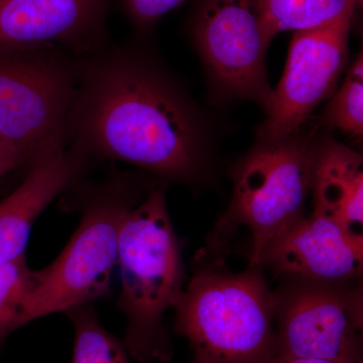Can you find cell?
Wrapping results in <instances>:
<instances>
[{"mask_svg":"<svg viewBox=\"0 0 363 363\" xmlns=\"http://www.w3.org/2000/svg\"><path fill=\"white\" fill-rule=\"evenodd\" d=\"M67 140L91 161L128 162L189 187L212 174L206 124L178 83L130 48L79 55Z\"/></svg>","mask_w":363,"mask_h":363,"instance_id":"obj_1","label":"cell"},{"mask_svg":"<svg viewBox=\"0 0 363 363\" xmlns=\"http://www.w3.org/2000/svg\"><path fill=\"white\" fill-rule=\"evenodd\" d=\"M319 143L314 135L300 133L257 140L231 169L230 202L197 252L195 266L226 267L233 255L259 266L267 241L303 215Z\"/></svg>","mask_w":363,"mask_h":363,"instance_id":"obj_2","label":"cell"},{"mask_svg":"<svg viewBox=\"0 0 363 363\" xmlns=\"http://www.w3.org/2000/svg\"><path fill=\"white\" fill-rule=\"evenodd\" d=\"M154 183L133 174H116L99 183L82 180L69 190L80 223L59 257L33 271L23 326L108 295L123 222Z\"/></svg>","mask_w":363,"mask_h":363,"instance_id":"obj_3","label":"cell"},{"mask_svg":"<svg viewBox=\"0 0 363 363\" xmlns=\"http://www.w3.org/2000/svg\"><path fill=\"white\" fill-rule=\"evenodd\" d=\"M117 264L121 274L117 306L128 320L126 350L142 363L169 362L174 350L164 315L178 304L186 274L162 182H155L126 216Z\"/></svg>","mask_w":363,"mask_h":363,"instance_id":"obj_4","label":"cell"},{"mask_svg":"<svg viewBox=\"0 0 363 363\" xmlns=\"http://www.w3.org/2000/svg\"><path fill=\"white\" fill-rule=\"evenodd\" d=\"M175 332L209 363H272L276 358L274 291L264 269L195 266L175 308Z\"/></svg>","mask_w":363,"mask_h":363,"instance_id":"obj_5","label":"cell"},{"mask_svg":"<svg viewBox=\"0 0 363 363\" xmlns=\"http://www.w3.org/2000/svg\"><path fill=\"white\" fill-rule=\"evenodd\" d=\"M0 48V136L30 166L68 143L79 57L52 45Z\"/></svg>","mask_w":363,"mask_h":363,"instance_id":"obj_6","label":"cell"},{"mask_svg":"<svg viewBox=\"0 0 363 363\" xmlns=\"http://www.w3.org/2000/svg\"><path fill=\"white\" fill-rule=\"evenodd\" d=\"M274 291L276 357L362 363V283L281 277Z\"/></svg>","mask_w":363,"mask_h":363,"instance_id":"obj_7","label":"cell"},{"mask_svg":"<svg viewBox=\"0 0 363 363\" xmlns=\"http://www.w3.org/2000/svg\"><path fill=\"white\" fill-rule=\"evenodd\" d=\"M193 37L217 94L252 100L266 111L274 94L266 69L269 44L255 0H203Z\"/></svg>","mask_w":363,"mask_h":363,"instance_id":"obj_8","label":"cell"},{"mask_svg":"<svg viewBox=\"0 0 363 363\" xmlns=\"http://www.w3.org/2000/svg\"><path fill=\"white\" fill-rule=\"evenodd\" d=\"M352 16L294 33L285 73L257 130V140L298 135L318 105L334 92L347 61Z\"/></svg>","mask_w":363,"mask_h":363,"instance_id":"obj_9","label":"cell"},{"mask_svg":"<svg viewBox=\"0 0 363 363\" xmlns=\"http://www.w3.org/2000/svg\"><path fill=\"white\" fill-rule=\"evenodd\" d=\"M259 266L279 278L325 281H362L363 241L355 240L324 215L298 217L272 236L262 248Z\"/></svg>","mask_w":363,"mask_h":363,"instance_id":"obj_10","label":"cell"},{"mask_svg":"<svg viewBox=\"0 0 363 363\" xmlns=\"http://www.w3.org/2000/svg\"><path fill=\"white\" fill-rule=\"evenodd\" d=\"M92 161L65 143L30 166L25 180L0 202V264L26 257L35 220L62 193L84 180Z\"/></svg>","mask_w":363,"mask_h":363,"instance_id":"obj_11","label":"cell"},{"mask_svg":"<svg viewBox=\"0 0 363 363\" xmlns=\"http://www.w3.org/2000/svg\"><path fill=\"white\" fill-rule=\"evenodd\" d=\"M101 0H0V47L90 51Z\"/></svg>","mask_w":363,"mask_h":363,"instance_id":"obj_12","label":"cell"},{"mask_svg":"<svg viewBox=\"0 0 363 363\" xmlns=\"http://www.w3.org/2000/svg\"><path fill=\"white\" fill-rule=\"evenodd\" d=\"M311 193L315 212L335 221L355 240L363 241L362 155L335 140H320Z\"/></svg>","mask_w":363,"mask_h":363,"instance_id":"obj_13","label":"cell"},{"mask_svg":"<svg viewBox=\"0 0 363 363\" xmlns=\"http://www.w3.org/2000/svg\"><path fill=\"white\" fill-rule=\"evenodd\" d=\"M267 42L286 30H310L354 13L355 0H255Z\"/></svg>","mask_w":363,"mask_h":363,"instance_id":"obj_14","label":"cell"},{"mask_svg":"<svg viewBox=\"0 0 363 363\" xmlns=\"http://www.w3.org/2000/svg\"><path fill=\"white\" fill-rule=\"evenodd\" d=\"M65 314L74 330L71 363H131L123 341L105 328L93 304L76 306Z\"/></svg>","mask_w":363,"mask_h":363,"instance_id":"obj_15","label":"cell"},{"mask_svg":"<svg viewBox=\"0 0 363 363\" xmlns=\"http://www.w3.org/2000/svg\"><path fill=\"white\" fill-rule=\"evenodd\" d=\"M322 123L357 138L363 133V57L358 55L348 69L340 89L322 116Z\"/></svg>","mask_w":363,"mask_h":363,"instance_id":"obj_16","label":"cell"},{"mask_svg":"<svg viewBox=\"0 0 363 363\" xmlns=\"http://www.w3.org/2000/svg\"><path fill=\"white\" fill-rule=\"evenodd\" d=\"M33 271L26 257L0 264V348L23 326V309Z\"/></svg>","mask_w":363,"mask_h":363,"instance_id":"obj_17","label":"cell"},{"mask_svg":"<svg viewBox=\"0 0 363 363\" xmlns=\"http://www.w3.org/2000/svg\"><path fill=\"white\" fill-rule=\"evenodd\" d=\"M187 0H123L124 6L138 26H149Z\"/></svg>","mask_w":363,"mask_h":363,"instance_id":"obj_18","label":"cell"},{"mask_svg":"<svg viewBox=\"0 0 363 363\" xmlns=\"http://www.w3.org/2000/svg\"><path fill=\"white\" fill-rule=\"evenodd\" d=\"M26 164L18 152L0 136V180L9 172Z\"/></svg>","mask_w":363,"mask_h":363,"instance_id":"obj_19","label":"cell"},{"mask_svg":"<svg viewBox=\"0 0 363 363\" xmlns=\"http://www.w3.org/2000/svg\"><path fill=\"white\" fill-rule=\"evenodd\" d=\"M272 363H343L317 358L276 357Z\"/></svg>","mask_w":363,"mask_h":363,"instance_id":"obj_20","label":"cell"},{"mask_svg":"<svg viewBox=\"0 0 363 363\" xmlns=\"http://www.w3.org/2000/svg\"><path fill=\"white\" fill-rule=\"evenodd\" d=\"M192 363H209L206 360H203L201 358L194 357H193Z\"/></svg>","mask_w":363,"mask_h":363,"instance_id":"obj_21","label":"cell"},{"mask_svg":"<svg viewBox=\"0 0 363 363\" xmlns=\"http://www.w3.org/2000/svg\"><path fill=\"white\" fill-rule=\"evenodd\" d=\"M355 2H357V6H362L363 0H355Z\"/></svg>","mask_w":363,"mask_h":363,"instance_id":"obj_22","label":"cell"}]
</instances>
